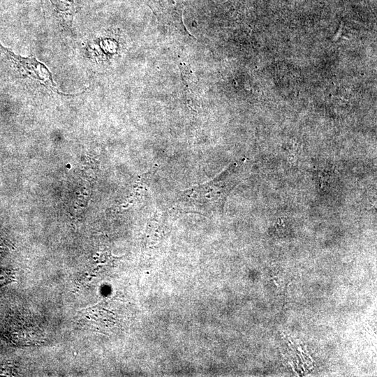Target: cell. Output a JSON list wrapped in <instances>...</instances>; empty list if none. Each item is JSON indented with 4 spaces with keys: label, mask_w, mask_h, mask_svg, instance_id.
Returning <instances> with one entry per match:
<instances>
[{
    "label": "cell",
    "mask_w": 377,
    "mask_h": 377,
    "mask_svg": "<svg viewBox=\"0 0 377 377\" xmlns=\"http://www.w3.org/2000/svg\"><path fill=\"white\" fill-rule=\"evenodd\" d=\"M273 281H274V283L276 284V286L277 287H279V284L276 282V281H275V280H273Z\"/></svg>",
    "instance_id": "52a82bcc"
},
{
    "label": "cell",
    "mask_w": 377,
    "mask_h": 377,
    "mask_svg": "<svg viewBox=\"0 0 377 377\" xmlns=\"http://www.w3.org/2000/svg\"><path fill=\"white\" fill-rule=\"evenodd\" d=\"M297 349H298L301 353H304V354L306 353L305 352H304V350L301 348L300 346H298V347H297Z\"/></svg>",
    "instance_id": "5b68a950"
},
{
    "label": "cell",
    "mask_w": 377,
    "mask_h": 377,
    "mask_svg": "<svg viewBox=\"0 0 377 377\" xmlns=\"http://www.w3.org/2000/svg\"><path fill=\"white\" fill-rule=\"evenodd\" d=\"M288 341L290 342L292 345H295V343L292 341L290 337H288Z\"/></svg>",
    "instance_id": "8992f818"
},
{
    "label": "cell",
    "mask_w": 377,
    "mask_h": 377,
    "mask_svg": "<svg viewBox=\"0 0 377 377\" xmlns=\"http://www.w3.org/2000/svg\"><path fill=\"white\" fill-rule=\"evenodd\" d=\"M235 167L230 166L209 181L182 191L175 202V207L200 212L223 207L235 186Z\"/></svg>",
    "instance_id": "6da1fadb"
},
{
    "label": "cell",
    "mask_w": 377,
    "mask_h": 377,
    "mask_svg": "<svg viewBox=\"0 0 377 377\" xmlns=\"http://www.w3.org/2000/svg\"><path fill=\"white\" fill-rule=\"evenodd\" d=\"M288 363H289V364L290 365V367H292L293 371L296 374H297V373L296 371L295 370V368H294V367L293 366V364H292L290 362H288Z\"/></svg>",
    "instance_id": "277c9868"
},
{
    "label": "cell",
    "mask_w": 377,
    "mask_h": 377,
    "mask_svg": "<svg viewBox=\"0 0 377 377\" xmlns=\"http://www.w3.org/2000/svg\"><path fill=\"white\" fill-rule=\"evenodd\" d=\"M0 67L14 77H29L39 81L43 85L61 95L57 89L49 68L34 57L17 55L3 46L0 41Z\"/></svg>",
    "instance_id": "7a4b0ae2"
},
{
    "label": "cell",
    "mask_w": 377,
    "mask_h": 377,
    "mask_svg": "<svg viewBox=\"0 0 377 377\" xmlns=\"http://www.w3.org/2000/svg\"><path fill=\"white\" fill-rule=\"evenodd\" d=\"M45 15L71 28L76 13L74 0H40Z\"/></svg>",
    "instance_id": "3957f363"
}]
</instances>
